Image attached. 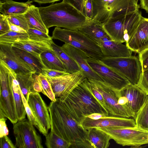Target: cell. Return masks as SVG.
<instances>
[{
  "label": "cell",
  "instance_id": "1",
  "mask_svg": "<svg viewBox=\"0 0 148 148\" xmlns=\"http://www.w3.org/2000/svg\"><path fill=\"white\" fill-rule=\"evenodd\" d=\"M51 130L71 144L70 147L89 148L88 130L70 115L56 99L48 107Z\"/></svg>",
  "mask_w": 148,
  "mask_h": 148
},
{
  "label": "cell",
  "instance_id": "2",
  "mask_svg": "<svg viewBox=\"0 0 148 148\" xmlns=\"http://www.w3.org/2000/svg\"><path fill=\"white\" fill-rule=\"evenodd\" d=\"M84 81L69 94L56 98L72 118L80 124L86 117L92 114H109L88 89Z\"/></svg>",
  "mask_w": 148,
  "mask_h": 148
},
{
  "label": "cell",
  "instance_id": "3",
  "mask_svg": "<svg viewBox=\"0 0 148 148\" xmlns=\"http://www.w3.org/2000/svg\"><path fill=\"white\" fill-rule=\"evenodd\" d=\"M38 8L42 19L48 29L56 26L79 30L92 21L72 5L62 1Z\"/></svg>",
  "mask_w": 148,
  "mask_h": 148
},
{
  "label": "cell",
  "instance_id": "4",
  "mask_svg": "<svg viewBox=\"0 0 148 148\" xmlns=\"http://www.w3.org/2000/svg\"><path fill=\"white\" fill-rule=\"evenodd\" d=\"M92 20L103 24L111 18L139 10L138 0H92Z\"/></svg>",
  "mask_w": 148,
  "mask_h": 148
},
{
  "label": "cell",
  "instance_id": "5",
  "mask_svg": "<svg viewBox=\"0 0 148 148\" xmlns=\"http://www.w3.org/2000/svg\"><path fill=\"white\" fill-rule=\"evenodd\" d=\"M51 37L80 50L89 57L100 60L104 57L101 48L96 43L79 30L56 27Z\"/></svg>",
  "mask_w": 148,
  "mask_h": 148
},
{
  "label": "cell",
  "instance_id": "6",
  "mask_svg": "<svg viewBox=\"0 0 148 148\" xmlns=\"http://www.w3.org/2000/svg\"><path fill=\"white\" fill-rule=\"evenodd\" d=\"M142 16L139 10L112 17L103 24V27L112 40L123 43L128 40L136 29Z\"/></svg>",
  "mask_w": 148,
  "mask_h": 148
},
{
  "label": "cell",
  "instance_id": "7",
  "mask_svg": "<svg viewBox=\"0 0 148 148\" xmlns=\"http://www.w3.org/2000/svg\"><path fill=\"white\" fill-rule=\"evenodd\" d=\"M16 74L0 60V118H8L13 124L18 121L10 84Z\"/></svg>",
  "mask_w": 148,
  "mask_h": 148
},
{
  "label": "cell",
  "instance_id": "8",
  "mask_svg": "<svg viewBox=\"0 0 148 148\" xmlns=\"http://www.w3.org/2000/svg\"><path fill=\"white\" fill-rule=\"evenodd\" d=\"M100 60L122 75L132 84L138 86L143 73L138 57H103Z\"/></svg>",
  "mask_w": 148,
  "mask_h": 148
},
{
  "label": "cell",
  "instance_id": "9",
  "mask_svg": "<svg viewBox=\"0 0 148 148\" xmlns=\"http://www.w3.org/2000/svg\"><path fill=\"white\" fill-rule=\"evenodd\" d=\"M108 135L111 139L123 146L138 147L148 144V130L133 127L97 128Z\"/></svg>",
  "mask_w": 148,
  "mask_h": 148
},
{
  "label": "cell",
  "instance_id": "10",
  "mask_svg": "<svg viewBox=\"0 0 148 148\" xmlns=\"http://www.w3.org/2000/svg\"><path fill=\"white\" fill-rule=\"evenodd\" d=\"M104 99L109 114L116 116L133 118L131 111L125 106L119 104L120 91L113 89L101 81L91 79Z\"/></svg>",
  "mask_w": 148,
  "mask_h": 148
},
{
  "label": "cell",
  "instance_id": "11",
  "mask_svg": "<svg viewBox=\"0 0 148 148\" xmlns=\"http://www.w3.org/2000/svg\"><path fill=\"white\" fill-rule=\"evenodd\" d=\"M13 124L16 148H43L40 136L28 120L25 118Z\"/></svg>",
  "mask_w": 148,
  "mask_h": 148
},
{
  "label": "cell",
  "instance_id": "12",
  "mask_svg": "<svg viewBox=\"0 0 148 148\" xmlns=\"http://www.w3.org/2000/svg\"><path fill=\"white\" fill-rule=\"evenodd\" d=\"M87 62L92 69L101 77L103 82L114 90L120 91L131 84L122 75L100 60L88 57Z\"/></svg>",
  "mask_w": 148,
  "mask_h": 148
},
{
  "label": "cell",
  "instance_id": "13",
  "mask_svg": "<svg viewBox=\"0 0 148 148\" xmlns=\"http://www.w3.org/2000/svg\"><path fill=\"white\" fill-rule=\"evenodd\" d=\"M46 77L56 97L58 98L70 93L86 78L81 71L55 77Z\"/></svg>",
  "mask_w": 148,
  "mask_h": 148
},
{
  "label": "cell",
  "instance_id": "14",
  "mask_svg": "<svg viewBox=\"0 0 148 148\" xmlns=\"http://www.w3.org/2000/svg\"><path fill=\"white\" fill-rule=\"evenodd\" d=\"M27 102L38 124V130L45 136L51 127L48 107L39 92H37L29 94Z\"/></svg>",
  "mask_w": 148,
  "mask_h": 148
},
{
  "label": "cell",
  "instance_id": "15",
  "mask_svg": "<svg viewBox=\"0 0 148 148\" xmlns=\"http://www.w3.org/2000/svg\"><path fill=\"white\" fill-rule=\"evenodd\" d=\"M120 105L125 106L131 111L135 119L136 114L146 101L148 95L138 86L131 84L120 91Z\"/></svg>",
  "mask_w": 148,
  "mask_h": 148
},
{
  "label": "cell",
  "instance_id": "16",
  "mask_svg": "<svg viewBox=\"0 0 148 148\" xmlns=\"http://www.w3.org/2000/svg\"><path fill=\"white\" fill-rule=\"evenodd\" d=\"M81 125L86 130L94 127L123 128L136 127L134 119L110 114L96 119L86 117Z\"/></svg>",
  "mask_w": 148,
  "mask_h": 148
},
{
  "label": "cell",
  "instance_id": "17",
  "mask_svg": "<svg viewBox=\"0 0 148 148\" xmlns=\"http://www.w3.org/2000/svg\"><path fill=\"white\" fill-rule=\"evenodd\" d=\"M12 44L0 43V60L4 62L16 74L36 73L32 67L13 51Z\"/></svg>",
  "mask_w": 148,
  "mask_h": 148
},
{
  "label": "cell",
  "instance_id": "18",
  "mask_svg": "<svg viewBox=\"0 0 148 148\" xmlns=\"http://www.w3.org/2000/svg\"><path fill=\"white\" fill-rule=\"evenodd\" d=\"M125 42L132 51L138 53L148 48V18L142 16L136 28Z\"/></svg>",
  "mask_w": 148,
  "mask_h": 148
},
{
  "label": "cell",
  "instance_id": "19",
  "mask_svg": "<svg viewBox=\"0 0 148 148\" xmlns=\"http://www.w3.org/2000/svg\"><path fill=\"white\" fill-rule=\"evenodd\" d=\"M95 42L101 48L104 57H126L132 56V51L126 45L113 40L107 34Z\"/></svg>",
  "mask_w": 148,
  "mask_h": 148
},
{
  "label": "cell",
  "instance_id": "20",
  "mask_svg": "<svg viewBox=\"0 0 148 148\" xmlns=\"http://www.w3.org/2000/svg\"><path fill=\"white\" fill-rule=\"evenodd\" d=\"M61 47L77 63L86 78L103 82L101 77L92 69L88 63L87 59L89 57L84 52L66 43Z\"/></svg>",
  "mask_w": 148,
  "mask_h": 148
},
{
  "label": "cell",
  "instance_id": "21",
  "mask_svg": "<svg viewBox=\"0 0 148 148\" xmlns=\"http://www.w3.org/2000/svg\"><path fill=\"white\" fill-rule=\"evenodd\" d=\"M33 1L19 2L12 0H0V12L6 16L24 14L32 5Z\"/></svg>",
  "mask_w": 148,
  "mask_h": 148
},
{
  "label": "cell",
  "instance_id": "22",
  "mask_svg": "<svg viewBox=\"0 0 148 148\" xmlns=\"http://www.w3.org/2000/svg\"><path fill=\"white\" fill-rule=\"evenodd\" d=\"M88 130L87 141L89 148H107L111 138L109 136L97 128Z\"/></svg>",
  "mask_w": 148,
  "mask_h": 148
},
{
  "label": "cell",
  "instance_id": "23",
  "mask_svg": "<svg viewBox=\"0 0 148 148\" xmlns=\"http://www.w3.org/2000/svg\"><path fill=\"white\" fill-rule=\"evenodd\" d=\"M12 46L39 56L42 53L52 49L49 43L29 39L15 42Z\"/></svg>",
  "mask_w": 148,
  "mask_h": 148
},
{
  "label": "cell",
  "instance_id": "24",
  "mask_svg": "<svg viewBox=\"0 0 148 148\" xmlns=\"http://www.w3.org/2000/svg\"><path fill=\"white\" fill-rule=\"evenodd\" d=\"M16 74L13 77L10 88L14 103L17 117L18 121L25 118L26 114L21 95V90L16 79Z\"/></svg>",
  "mask_w": 148,
  "mask_h": 148
},
{
  "label": "cell",
  "instance_id": "25",
  "mask_svg": "<svg viewBox=\"0 0 148 148\" xmlns=\"http://www.w3.org/2000/svg\"><path fill=\"white\" fill-rule=\"evenodd\" d=\"M50 45L54 52L63 63L66 72L71 73L81 71L77 63L61 47L57 45L53 41Z\"/></svg>",
  "mask_w": 148,
  "mask_h": 148
},
{
  "label": "cell",
  "instance_id": "26",
  "mask_svg": "<svg viewBox=\"0 0 148 148\" xmlns=\"http://www.w3.org/2000/svg\"><path fill=\"white\" fill-rule=\"evenodd\" d=\"M24 14L29 28L36 29L48 34L49 29L42 19L38 8L32 5Z\"/></svg>",
  "mask_w": 148,
  "mask_h": 148
},
{
  "label": "cell",
  "instance_id": "27",
  "mask_svg": "<svg viewBox=\"0 0 148 148\" xmlns=\"http://www.w3.org/2000/svg\"><path fill=\"white\" fill-rule=\"evenodd\" d=\"M12 48L16 54L33 68L36 73H41L42 69L47 68L40 56L14 47L12 46Z\"/></svg>",
  "mask_w": 148,
  "mask_h": 148
},
{
  "label": "cell",
  "instance_id": "28",
  "mask_svg": "<svg viewBox=\"0 0 148 148\" xmlns=\"http://www.w3.org/2000/svg\"><path fill=\"white\" fill-rule=\"evenodd\" d=\"M40 56L47 69L66 72L63 63L52 49L42 53Z\"/></svg>",
  "mask_w": 148,
  "mask_h": 148
},
{
  "label": "cell",
  "instance_id": "29",
  "mask_svg": "<svg viewBox=\"0 0 148 148\" xmlns=\"http://www.w3.org/2000/svg\"><path fill=\"white\" fill-rule=\"evenodd\" d=\"M34 73L30 72L23 75H16V79L22 92L27 101L29 94L35 92L33 87V75Z\"/></svg>",
  "mask_w": 148,
  "mask_h": 148
},
{
  "label": "cell",
  "instance_id": "30",
  "mask_svg": "<svg viewBox=\"0 0 148 148\" xmlns=\"http://www.w3.org/2000/svg\"><path fill=\"white\" fill-rule=\"evenodd\" d=\"M46 137L45 145L48 148H68L71 144L69 142L51 131Z\"/></svg>",
  "mask_w": 148,
  "mask_h": 148
},
{
  "label": "cell",
  "instance_id": "31",
  "mask_svg": "<svg viewBox=\"0 0 148 148\" xmlns=\"http://www.w3.org/2000/svg\"><path fill=\"white\" fill-rule=\"evenodd\" d=\"M134 120L137 127L148 130V95Z\"/></svg>",
  "mask_w": 148,
  "mask_h": 148
},
{
  "label": "cell",
  "instance_id": "32",
  "mask_svg": "<svg viewBox=\"0 0 148 148\" xmlns=\"http://www.w3.org/2000/svg\"><path fill=\"white\" fill-rule=\"evenodd\" d=\"M29 39L27 32L20 33L10 30L0 36V43L13 44L20 41Z\"/></svg>",
  "mask_w": 148,
  "mask_h": 148
},
{
  "label": "cell",
  "instance_id": "33",
  "mask_svg": "<svg viewBox=\"0 0 148 148\" xmlns=\"http://www.w3.org/2000/svg\"><path fill=\"white\" fill-rule=\"evenodd\" d=\"M29 39L36 41L43 42L49 43L52 41V38L48 34L38 30L29 28L27 31Z\"/></svg>",
  "mask_w": 148,
  "mask_h": 148
},
{
  "label": "cell",
  "instance_id": "34",
  "mask_svg": "<svg viewBox=\"0 0 148 148\" xmlns=\"http://www.w3.org/2000/svg\"><path fill=\"white\" fill-rule=\"evenodd\" d=\"M38 79L42 89L41 92L48 97L51 101H56V99L46 77L40 73L38 74Z\"/></svg>",
  "mask_w": 148,
  "mask_h": 148
},
{
  "label": "cell",
  "instance_id": "35",
  "mask_svg": "<svg viewBox=\"0 0 148 148\" xmlns=\"http://www.w3.org/2000/svg\"><path fill=\"white\" fill-rule=\"evenodd\" d=\"M7 17L9 22L20 26L27 32L29 29L28 24L24 14L14 15Z\"/></svg>",
  "mask_w": 148,
  "mask_h": 148
},
{
  "label": "cell",
  "instance_id": "36",
  "mask_svg": "<svg viewBox=\"0 0 148 148\" xmlns=\"http://www.w3.org/2000/svg\"><path fill=\"white\" fill-rule=\"evenodd\" d=\"M21 95L23 104L28 120L34 126H35L38 130H39V127L38 124L36 121L31 108L28 104L27 101L24 97L22 91L21 92Z\"/></svg>",
  "mask_w": 148,
  "mask_h": 148
},
{
  "label": "cell",
  "instance_id": "37",
  "mask_svg": "<svg viewBox=\"0 0 148 148\" xmlns=\"http://www.w3.org/2000/svg\"><path fill=\"white\" fill-rule=\"evenodd\" d=\"M41 73L46 77H55L70 74L65 71L47 68L42 69Z\"/></svg>",
  "mask_w": 148,
  "mask_h": 148
},
{
  "label": "cell",
  "instance_id": "38",
  "mask_svg": "<svg viewBox=\"0 0 148 148\" xmlns=\"http://www.w3.org/2000/svg\"><path fill=\"white\" fill-rule=\"evenodd\" d=\"M138 86L148 95V70L143 71Z\"/></svg>",
  "mask_w": 148,
  "mask_h": 148
},
{
  "label": "cell",
  "instance_id": "39",
  "mask_svg": "<svg viewBox=\"0 0 148 148\" xmlns=\"http://www.w3.org/2000/svg\"><path fill=\"white\" fill-rule=\"evenodd\" d=\"M143 71L148 70V48L138 53Z\"/></svg>",
  "mask_w": 148,
  "mask_h": 148
},
{
  "label": "cell",
  "instance_id": "40",
  "mask_svg": "<svg viewBox=\"0 0 148 148\" xmlns=\"http://www.w3.org/2000/svg\"><path fill=\"white\" fill-rule=\"evenodd\" d=\"M10 30L9 22L6 16L0 14V36Z\"/></svg>",
  "mask_w": 148,
  "mask_h": 148
},
{
  "label": "cell",
  "instance_id": "41",
  "mask_svg": "<svg viewBox=\"0 0 148 148\" xmlns=\"http://www.w3.org/2000/svg\"><path fill=\"white\" fill-rule=\"evenodd\" d=\"M84 13L88 19L92 20L93 10L92 0H86L84 6Z\"/></svg>",
  "mask_w": 148,
  "mask_h": 148
},
{
  "label": "cell",
  "instance_id": "42",
  "mask_svg": "<svg viewBox=\"0 0 148 148\" xmlns=\"http://www.w3.org/2000/svg\"><path fill=\"white\" fill-rule=\"evenodd\" d=\"M62 2L71 4L79 11L84 13V0H63Z\"/></svg>",
  "mask_w": 148,
  "mask_h": 148
},
{
  "label": "cell",
  "instance_id": "43",
  "mask_svg": "<svg viewBox=\"0 0 148 148\" xmlns=\"http://www.w3.org/2000/svg\"><path fill=\"white\" fill-rule=\"evenodd\" d=\"M1 148H16L12 142L7 135L0 138Z\"/></svg>",
  "mask_w": 148,
  "mask_h": 148
},
{
  "label": "cell",
  "instance_id": "44",
  "mask_svg": "<svg viewBox=\"0 0 148 148\" xmlns=\"http://www.w3.org/2000/svg\"><path fill=\"white\" fill-rule=\"evenodd\" d=\"M0 118V138H1L4 136H7L9 131L6 123V118L5 117Z\"/></svg>",
  "mask_w": 148,
  "mask_h": 148
},
{
  "label": "cell",
  "instance_id": "45",
  "mask_svg": "<svg viewBox=\"0 0 148 148\" xmlns=\"http://www.w3.org/2000/svg\"><path fill=\"white\" fill-rule=\"evenodd\" d=\"M33 87L34 91L41 92L42 89L38 79V75L34 73L33 75Z\"/></svg>",
  "mask_w": 148,
  "mask_h": 148
},
{
  "label": "cell",
  "instance_id": "46",
  "mask_svg": "<svg viewBox=\"0 0 148 148\" xmlns=\"http://www.w3.org/2000/svg\"><path fill=\"white\" fill-rule=\"evenodd\" d=\"M9 23L11 31L20 33L27 32L26 30L19 26L9 22Z\"/></svg>",
  "mask_w": 148,
  "mask_h": 148
},
{
  "label": "cell",
  "instance_id": "47",
  "mask_svg": "<svg viewBox=\"0 0 148 148\" xmlns=\"http://www.w3.org/2000/svg\"><path fill=\"white\" fill-rule=\"evenodd\" d=\"M140 7L148 13V0H140Z\"/></svg>",
  "mask_w": 148,
  "mask_h": 148
},
{
  "label": "cell",
  "instance_id": "48",
  "mask_svg": "<svg viewBox=\"0 0 148 148\" xmlns=\"http://www.w3.org/2000/svg\"><path fill=\"white\" fill-rule=\"evenodd\" d=\"M60 0H34V1L41 4L47 3H54L55 2L59 1Z\"/></svg>",
  "mask_w": 148,
  "mask_h": 148
},
{
  "label": "cell",
  "instance_id": "49",
  "mask_svg": "<svg viewBox=\"0 0 148 148\" xmlns=\"http://www.w3.org/2000/svg\"><path fill=\"white\" fill-rule=\"evenodd\" d=\"M84 0V2H85H85L86 1V0Z\"/></svg>",
  "mask_w": 148,
  "mask_h": 148
}]
</instances>
